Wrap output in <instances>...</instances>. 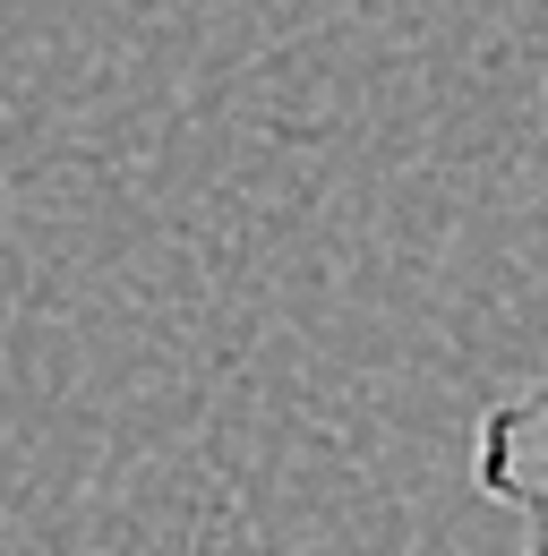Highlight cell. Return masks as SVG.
<instances>
[{
    "label": "cell",
    "instance_id": "cell-1",
    "mask_svg": "<svg viewBox=\"0 0 548 556\" xmlns=\"http://www.w3.org/2000/svg\"><path fill=\"white\" fill-rule=\"evenodd\" d=\"M472 488L514 514L523 556H548V377L488 403L472 428Z\"/></svg>",
    "mask_w": 548,
    "mask_h": 556
}]
</instances>
